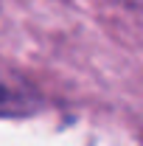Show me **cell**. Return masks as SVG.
I'll list each match as a JSON object with an SVG mask.
<instances>
[{"label":"cell","instance_id":"1","mask_svg":"<svg viewBox=\"0 0 143 146\" xmlns=\"http://www.w3.org/2000/svg\"><path fill=\"white\" fill-rule=\"evenodd\" d=\"M42 107V96L20 70L0 62V118H25Z\"/></svg>","mask_w":143,"mask_h":146}]
</instances>
